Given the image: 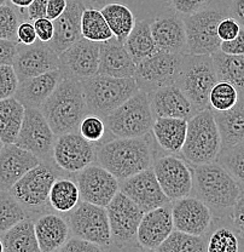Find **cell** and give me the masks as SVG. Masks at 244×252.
<instances>
[{
    "label": "cell",
    "instance_id": "6da1fadb",
    "mask_svg": "<svg viewBox=\"0 0 244 252\" xmlns=\"http://www.w3.org/2000/svg\"><path fill=\"white\" fill-rule=\"evenodd\" d=\"M97 161L121 181L153 167L154 151L148 135L116 137L96 148Z\"/></svg>",
    "mask_w": 244,
    "mask_h": 252
},
{
    "label": "cell",
    "instance_id": "7a4b0ae2",
    "mask_svg": "<svg viewBox=\"0 0 244 252\" xmlns=\"http://www.w3.org/2000/svg\"><path fill=\"white\" fill-rule=\"evenodd\" d=\"M193 189L217 217L230 216L242 187L217 161L193 165Z\"/></svg>",
    "mask_w": 244,
    "mask_h": 252
},
{
    "label": "cell",
    "instance_id": "3957f363",
    "mask_svg": "<svg viewBox=\"0 0 244 252\" xmlns=\"http://www.w3.org/2000/svg\"><path fill=\"white\" fill-rule=\"evenodd\" d=\"M40 110L56 136L78 131L87 110L81 80L62 78L56 90L44 102Z\"/></svg>",
    "mask_w": 244,
    "mask_h": 252
},
{
    "label": "cell",
    "instance_id": "277c9868",
    "mask_svg": "<svg viewBox=\"0 0 244 252\" xmlns=\"http://www.w3.org/2000/svg\"><path fill=\"white\" fill-rule=\"evenodd\" d=\"M221 136L211 108L201 110L188 120L182 156L191 165L214 162L221 152Z\"/></svg>",
    "mask_w": 244,
    "mask_h": 252
},
{
    "label": "cell",
    "instance_id": "5b68a950",
    "mask_svg": "<svg viewBox=\"0 0 244 252\" xmlns=\"http://www.w3.org/2000/svg\"><path fill=\"white\" fill-rule=\"evenodd\" d=\"M219 81L212 55L184 54L177 84L195 113L209 108V94Z\"/></svg>",
    "mask_w": 244,
    "mask_h": 252
},
{
    "label": "cell",
    "instance_id": "8992f818",
    "mask_svg": "<svg viewBox=\"0 0 244 252\" xmlns=\"http://www.w3.org/2000/svg\"><path fill=\"white\" fill-rule=\"evenodd\" d=\"M87 109L106 118L139 90L135 78L96 74L81 80Z\"/></svg>",
    "mask_w": 244,
    "mask_h": 252
},
{
    "label": "cell",
    "instance_id": "52a82bcc",
    "mask_svg": "<svg viewBox=\"0 0 244 252\" xmlns=\"http://www.w3.org/2000/svg\"><path fill=\"white\" fill-rule=\"evenodd\" d=\"M154 122L151 94L143 90L104 118L107 128L115 137H143L153 131Z\"/></svg>",
    "mask_w": 244,
    "mask_h": 252
},
{
    "label": "cell",
    "instance_id": "ba28073f",
    "mask_svg": "<svg viewBox=\"0 0 244 252\" xmlns=\"http://www.w3.org/2000/svg\"><path fill=\"white\" fill-rule=\"evenodd\" d=\"M224 17L226 12L213 7H204L185 16L186 54L213 55L219 51L221 40L217 35V26Z\"/></svg>",
    "mask_w": 244,
    "mask_h": 252
},
{
    "label": "cell",
    "instance_id": "9c48e42d",
    "mask_svg": "<svg viewBox=\"0 0 244 252\" xmlns=\"http://www.w3.org/2000/svg\"><path fill=\"white\" fill-rule=\"evenodd\" d=\"M182 52L157 50L153 55L136 63L135 78L139 90L154 94L163 86L177 81L183 61Z\"/></svg>",
    "mask_w": 244,
    "mask_h": 252
},
{
    "label": "cell",
    "instance_id": "30bf717a",
    "mask_svg": "<svg viewBox=\"0 0 244 252\" xmlns=\"http://www.w3.org/2000/svg\"><path fill=\"white\" fill-rule=\"evenodd\" d=\"M70 212L68 223L74 236L97 244L104 250L111 246V232L106 207L82 201Z\"/></svg>",
    "mask_w": 244,
    "mask_h": 252
},
{
    "label": "cell",
    "instance_id": "8fae6325",
    "mask_svg": "<svg viewBox=\"0 0 244 252\" xmlns=\"http://www.w3.org/2000/svg\"><path fill=\"white\" fill-rule=\"evenodd\" d=\"M111 232V245L122 249L137 240L144 211L125 193L119 190L106 206Z\"/></svg>",
    "mask_w": 244,
    "mask_h": 252
},
{
    "label": "cell",
    "instance_id": "7c38bea8",
    "mask_svg": "<svg viewBox=\"0 0 244 252\" xmlns=\"http://www.w3.org/2000/svg\"><path fill=\"white\" fill-rule=\"evenodd\" d=\"M56 135L39 108L26 107L22 126L15 143L30 152L40 160H47L54 153Z\"/></svg>",
    "mask_w": 244,
    "mask_h": 252
},
{
    "label": "cell",
    "instance_id": "4fadbf2b",
    "mask_svg": "<svg viewBox=\"0 0 244 252\" xmlns=\"http://www.w3.org/2000/svg\"><path fill=\"white\" fill-rule=\"evenodd\" d=\"M56 180L54 169L40 162L21 177L9 191L23 207L40 209L49 204L50 190Z\"/></svg>",
    "mask_w": 244,
    "mask_h": 252
},
{
    "label": "cell",
    "instance_id": "5bb4252c",
    "mask_svg": "<svg viewBox=\"0 0 244 252\" xmlns=\"http://www.w3.org/2000/svg\"><path fill=\"white\" fill-rule=\"evenodd\" d=\"M52 159L62 171L77 173L93 164L97 159L96 148L78 131L65 132L57 136Z\"/></svg>",
    "mask_w": 244,
    "mask_h": 252
},
{
    "label": "cell",
    "instance_id": "9a60e30c",
    "mask_svg": "<svg viewBox=\"0 0 244 252\" xmlns=\"http://www.w3.org/2000/svg\"><path fill=\"white\" fill-rule=\"evenodd\" d=\"M153 169L170 201L190 195L193 189L192 169L183 159L174 156L161 157L155 160Z\"/></svg>",
    "mask_w": 244,
    "mask_h": 252
},
{
    "label": "cell",
    "instance_id": "2e32d148",
    "mask_svg": "<svg viewBox=\"0 0 244 252\" xmlns=\"http://www.w3.org/2000/svg\"><path fill=\"white\" fill-rule=\"evenodd\" d=\"M101 43L79 39L59 55V69L63 78H74L78 80L90 78L98 73Z\"/></svg>",
    "mask_w": 244,
    "mask_h": 252
},
{
    "label": "cell",
    "instance_id": "e0dca14e",
    "mask_svg": "<svg viewBox=\"0 0 244 252\" xmlns=\"http://www.w3.org/2000/svg\"><path fill=\"white\" fill-rule=\"evenodd\" d=\"M82 201L106 207L120 190V181L102 165H88L77 172Z\"/></svg>",
    "mask_w": 244,
    "mask_h": 252
},
{
    "label": "cell",
    "instance_id": "ac0fdd59",
    "mask_svg": "<svg viewBox=\"0 0 244 252\" xmlns=\"http://www.w3.org/2000/svg\"><path fill=\"white\" fill-rule=\"evenodd\" d=\"M174 229L203 236L213 222L211 207L197 196H184L170 205Z\"/></svg>",
    "mask_w": 244,
    "mask_h": 252
},
{
    "label": "cell",
    "instance_id": "d6986e66",
    "mask_svg": "<svg viewBox=\"0 0 244 252\" xmlns=\"http://www.w3.org/2000/svg\"><path fill=\"white\" fill-rule=\"evenodd\" d=\"M12 67L18 80L23 81L50 70L59 69V57L46 43L40 40L31 45L21 46L20 44Z\"/></svg>",
    "mask_w": 244,
    "mask_h": 252
},
{
    "label": "cell",
    "instance_id": "ffe728a7",
    "mask_svg": "<svg viewBox=\"0 0 244 252\" xmlns=\"http://www.w3.org/2000/svg\"><path fill=\"white\" fill-rule=\"evenodd\" d=\"M120 190L132 199L144 212L163 206L170 201L162 190L153 167L121 181Z\"/></svg>",
    "mask_w": 244,
    "mask_h": 252
},
{
    "label": "cell",
    "instance_id": "44dd1931",
    "mask_svg": "<svg viewBox=\"0 0 244 252\" xmlns=\"http://www.w3.org/2000/svg\"><path fill=\"white\" fill-rule=\"evenodd\" d=\"M174 229L170 205L144 212L137 232V243L143 250L156 251Z\"/></svg>",
    "mask_w": 244,
    "mask_h": 252
},
{
    "label": "cell",
    "instance_id": "7402d4cb",
    "mask_svg": "<svg viewBox=\"0 0 244 252\" xmlns=\"http://www.w3.org/2000/svg\"><path fill=\"white\" fill-rule=\"evenodd\" d=\"M41 160L16 143L4 144L0 151V190L10 188Z\"/></svg>",
    "mask_w": 244,
    "mask_h": 252
},
{
    "label": "cell",
    "instance_id": "603a6c76",
    "mask_svg": "<svg viewBox=\"0 0 244 252\" xmlns=\"http://www.w3.org/2000/svg\"><path fill=\"white\" fill-rule=\"evenodd\" d=\"M82 0H67L64 12L54 21V34L47 45L57 55H61L70 45L77 43L81 35V16L85 10Z\"/></svg>",
    "mask_w": 244,
    "mask_h": 252
},
{
    "label": "cell",
    "instance_id": "cb8c5ba5",
    "mask_svg": "<svg viewBox=\"0 0 244 252\" xmlns=\"http://www.w3.org/2000/svg\"><path fill=\"white\" fill-rule=\"evenodd\" d=\"M136 73V62L125 43L111 38L101 43V56L97 74H106L116 78H132Z\"/></svg>",
    "mask_w": 244,
    "mask_h": 252
},
{
    "label": "cell",
    "instance_id": "d4e9b609",
    "mask_svg": "<svg viewBox=\"0 0 244 252\" xmlns=\"http://www.w3.org/2000/svg\"><path fill=\"white\" fill-rule=\"evenodd\" d=\"M62 78L61 69H54L20 81L15 97L25 107L40 109L44 102L56 90Z\"/></svg>",
    "mask_w": 244,
    "mask_h": 252
},
{
    "label": "cell",
    "instance_id": "484cf974",
    "mask_svg": "<svg viewBox=\"0 0 244 252\" xmlns=\"http://www.w3.org/2000/svg\"><path fill=\"white\" fill-rule=\"evenodd\" d=\"M151 108L155 118L169 117L189 120L196 114L191 102L177 84L163 86L151 94Z\"/></svg>",
    "mask_w": 244,
    "mask_h": 252
},
{
    "label": "cell",
    "instance_id": "4316f807",
    "mask_svg": "<svg viewBox=\"0 0 244 252\" xmlns=\"http://www.w3.org/2000/svg\"><path fill=\"white\" fill-rule=\"evenodd\" d=\"M157 49L169 52H182L186 47V32L184 18L175 15L156 17L150 23Z\"/></svg>",
    "mask_w": 244,
    "mask_h": 252
},
{
    "label": "cell",
    "instance_id": "83f0119b",
    "mask_svg": "<svg viewBox=\"0 0 244 252\" xmlns=\"http://www.w3.org/2000/svg\"><path fill=\"white\" fill-rule=\"evenodd\" d=\"M35 224V234L40 252L59 251L69 236V223L56 214H44Z\"/></svg>",
    "mask_w": 244,
    "mask_h": 252
},
{
    "label": "cell",
    "instance_id": "f1b7e54d",
    "mask_svg": "<svg viewBox=\"0 0 244 252\" xmlns=\"http://www.w3.org/2000/svg\"><path fill=\"white\" fill-rule=\"evenodd\" d=\"M188 131V120L182 118L157 117L153 125V133L159 146L168 153L182 152Z\"/></svg>",
    "mask_w": 244,
    "mask_h": 252
},
{
    "label": "cell",
    "instance_id": "f546056e",
    "mask_svg": "<svg viewBox=\"0 0 244 252\" xmlns=\"http://www.w3.org/2000/svg\"><path fill=\"white\" fill-rule=\"evenodd\" d=\"M213 110V109H212ZM214 117L221 136L222 148H229L244 141V94H240L237 103L229 110L215 112ZM221 148V149H222Z\"/></svg>",
    "mask_w": 244,
    "mask_h": 252
},
{
    "label": "cell",
    "instance_id": "4dcf8cb0",
    "mask_svg": "<svg viewBox=\"0 0 244 252\" xmlns=\"http://www.w3.org/2000/svg\"><path fill=\"white\" fill-rule=\"evenodd\" d=\"M0 236L4 252H40L35 224L30 219L20 220Z\"/></svg>",
    "mask_w": 244,
    "mask_h": 252
},
{
    "label": "cell",
    "instance_id": "1f68e13d",
    "mask_svg": "<svg viewBox=\"0 0 244 252\" xmlns=\"http://www.w3.org/2000/svg\"><path fill=\"white\" fill-rule=\"evenodd\" d=\"M26 107L15 96L0 99V140L15 143L22 126Z\"/></svg>",
    "mask_w": 244,
    "mask_h": 252
},
{
    "label": "cell",
    "instance_id": "d6a6232c",
    "mask_svg": "<svg viewBox=\"0 0 244 252\" xmlns=\"http://www.w3.org/2000/svg\"><path fill=\"white\" fill-rule=\"evenodd\" d=\"M212 57L219 80L229 81L244 94V55H229L219 50Z\"/></svg>",
    "mask_w": 244,
    "mask_h": 252
},
{
    "label": "cell",
    "instance_id": "836d02e7",
    "mask_svg": "<svg viewBox=\"0 0 244 252\" xmlns=\"http://www.w3.org/2000/svg\"><path fill=\"white\" fill-rule=\"evenodd\" d=\"M125 46L136 63L157 51L159 49L155 44L150 23L148 21H136L135 27L126 39Z\"/></svg>",
    "mask_w": 244,
    "mask_h": 252
},
{
    "label": "cell",
    "instance_id": "e575fe53",
    "mask_svg": "<svg viewBox=\"0 0 244 252\" xmlns=\"http://www.w3.org/2000/svg\"><path fill=\"white\" fill-rule=\"evenodd\" d=\"M101 11L112 32L114 38L121 43H125L136 25V17L133 12L126 5L120 2L107 4Z\"/></svg>",
    "mask_w": 244,
    "mask_h": 252
},
{
    "label": "cell",
    "instance_id": "d590c367",
    "mask_svg": "<svg viewBox=\"0 0 244 252\" xmlns=\"http://www.w3.org/2000/svg\"><path fill=\"white\" fill-rule=\"evenodd\" d=\"M80 199V190L77 183L68 178H61L52 185L49 204L54 211L68 214L78 206Z\"/></svg>",
    "mask_w": 244,
    "mask_h": 252
},
{
    "label": "cell",
    "instance_id": "8d00e7d4",
    "mask_svg": "<svg viewBox=\"0 0 244 252\" xmlns=\"http://www.w3.org/2000/svg\"><path fill=\"white\" fill-rule=\"evenodd\" d=\"M81 35L88 40L104 43L114 38L112 32L108 25L101 10L88 7L85 9L81 16Z\"/></svg>",
    "mask_w": 244,
    "mask_h": 252
},
{
    "label": "cell",
    "instance_id": "74e56055",
    "mask_svg": "<svg viewBox=\"0 0 244 252\" xmlns=\"http://www.w3.org/2000/svg\"><path fill=\"white\" fill-rule=\"evenodd\" d=\"M159 252H204L207 243L203 236L192 235L189 233L173 230L169 236L159 246Z\"/></svg>",
    "mask_w": 244,
    "mask_h": 252
},
{
    "label": "cell",
    "instance_id": "f35d334b",
    "mask_svg": "<svg viewBox=\"0 0 244 252\" xmlns=\"http://www.w3.org/2000/svg\"><path fill=\"white\" fill-rule=\"evenodd\" d=\"M25 219H27L25 207L9 190H0V235Z\"/></svg>",
    "mask_w": 244,
    "mask_h": 252
},
{
    "label": "cell",
    "instance_id": "ab89813d",
    "mask_svg": "<svg viewBox=\"0 0 244 252\" xmlns=\"http://www.w3.org/2000/svg\"><path fill=\"white\" fill-rule=\"evenodd\" d=\"M217 161L244 189V141L229 148H222Z\"/></svg>",
    "mask_w": 244,
    "mask_h": 252
},
{
    "label": "cell",
    "instance_id": "60d3db41",
    "mask_svg": "<svg viewBox=\"0 0 244 252\" xmlns=\"http://www.w3.org/2000/svg\"><path fill=\"white\" fill-rule=\"evenodd\" d=\"M240 99V91L225 80H219L209 94V108L215 112H225L235 106Z\"/></svg>",
    "mask_w": 244,
    "mask_h": 252
},
{
    "label": "cell",
    "instance_id": "b9f144b4",
    "mask_svg": "<svg viewBox=\"0 0 244 252\" xmlns=\"http://www.w3.org/2000/svg\"><path fill=\"white\" fill-rule=\"evenodd\" d=\"M240 239L237 232L233 228L217 227L209 235L207 241V251L208 252H237L240 251Z\"/></svg>",
    "mask_w": 244,
    "mask_h": 252
},
{
    "label": "cell",
    "instance_id": "7bdbcfd3",
    "mask_svg": "<svg viewBox=\"0 0 244 252\" xmlns=\"http://www.w3.org/2000/svg\"><path fill=\"white\" fill-rule=\"evenodd\" d=\"M106 128L107 126L103 119L99 115L92 113V114L85 115L82 118L80 125H79V132L85 140L96 143L104 137Z\"/></svg>",
    "mask_w": 244,
    "mask_h": 252
},
{
    "label": "cell",
    "instance_id": "ee69618b",
    "mask_svg": "<svg viewBox=\"0 0 244 252\" xmlns=\"http://www.w3.org/2000/svg\"><path fill=\"white\" fill-rule=\"evenodd\" d=\"M20 26L17 14L7 4L0 5V39L17 41V28Z\"/></svg>",
    "mask_w": 244,
    "mask_h": 252
},
{
    "label": "cell",
    "instance_id": "f6af8a7d",
    "mask_svg": "<svg viewBox=\"0 0 244 252\" xmlns=\"http://www.w3.org/2000/svg\"><path fill=\"white\" fill-rule=\"evenodd\" d=\"M18 84L20 80L12 64H0V99L15 96Z\"/></svg>",
    "mask_w": 244,
    "mask_h": 252
},
{
    "label": "cell",
    "instance_id": "bcb514c9",
    "mask_svg": "<svg viewBox=\"0 0 244 252\" xmlns=\"http://www.w3.org/2000/svg\"><path fill=\"white\" fill-rule=\"evenodd\" d=\"M211 0H168L169 6L178 14L188 16L207 7Z\"/></svg>",
    "mask_w": 244,
    "mask_h": 252
},
{
    "label": "cell",
    "instance_id": "7dc6e473",
    "mask_svg": "<svg viewBox=\"0 0 244 252\" xmlns=\"http://www.w3.org/2000/svg\"><path fill=\"white\" fill-rule=\"evenodd\" d=\"M104 250L97 244L91 243V241L85 240L82 238L74 236L72 239H68L64 245L59 249L61 252H98Z\"/></svg>",
    "mask_w": 244,
    "mask_h": 252
},
{
    "label": "cell",
    "instance_id": "c3c4849f",
    "mask_svg": "<svg viewBox=\"0 0 244 252\" xmlns=\"http://www.w3.org/2000/svg\"><path fill=\"white\" fill-rule=\"evenodd\" d=\"M229 219L233 229L244 238V189H242L237 201L233 205Z\"/></svg>",
    "mask_w": 244,
    "mask_h": 252
},
{
    "label": "cell",
    "instance_id": "681fc988",
    "mask_svg": "<svg viewBox=\"0 0 244 252\" xmlns=\"http://www.w3.org/2000/svg\"><path fill=\"white\" fill-rule=\"evenodd\" d=\"M241 31V25L236 18L232 16H226L220 21L219 26H217V35H219L220 40L226 41L235 39Z\"/></svg>",
    "mask_w": 244,
    "mask_h": 252
},
{
    "label": "cell",
    "instance_id": "f907efd6",
    "mask_svg": "<svg viewBox=\"0 0 244 252\" xmlns=\"http://www.w3.org/2000/svg\"><path fill=\"white\" fill-rule=\"evenodd\" d=\"M34 28H35L36 36H38V40L43 41V43H49L51 41V39L54 38V21L50 20L47 17L38 18V20L34 21Z\"/></svg>",
    "mask_w": 244,
    "mask_h": 252
},
{
    "label": "cell",
    "instance_id": "816d5d0a",
    "mask_svg": "<svg viewBox=\"0 0 244 252\" xmlns=\"http://www.w3.org/2000/svg\"><path fill=\"white\" fill-rule=\"evenodd\" d=\"M18 46V41L0 39V64H12L17 55Z\"/></svg>",
    "mask_w": 244,
    "mask_h": 252
},
{
    "label": "cell",
    "instance_id": "f5cc1de1",
    "mask_svg": "<svg viewBox=\"0 0 244 252\" xmlns=\"http://www.w3.org/2000/svg\"><path fill=\"white\" fill-rule=\"evenodd\" d=\"M220 51L229 55H244V27L241 26V31L235 39L221 41Z\"/></svg>",
    "mask_w": 244,
    "mask_h": 252
},
{
    "label": "cell",
    "instance_id": "db71d44e",
    "mask_svg": "<svg viewBox=\"0 0 244 252\" xmlns=\"http://www.w3.org/2000/svg\"><path fill=\"white\" fill-rule=\"evenodd\" d=\"M38 40L35 28L30 22H23L17 28V41L21 45H31Z\"/></svg>",
    "mask_w": 244,
    "mask_h": 252
},
{
    "label": "cell",
    "instance_id": "11a10c76",
    "mask_svg": "<svg viewBox=\"0 0 244 252\" xmlns=\"http://www.w3.org/2000/svg\"><path fill=\"white\" fill-rule=\"evenodd\" d=\"M47 2L49 0H33L29 6L27 7V14L29 20H38V18L46 17Z\"/></svg>",
    "mask_w": 244,
    "mask_h": 252
},
{
    "label": "cell",
    "instance_id": "9f6ffc18",
    "mask_svg": "<svg viewBox=\"0 0 244 252\" xmlns=\"http://www.w3.org/2000/svg\"><path fill=\"white\" fill-rule=\"evenodd\" d=\"M67 7V0H49L47 2L46 17L54 21L64 12Z\"/></svg>",
    "mask_w": 244,
    "mask_h": 252
},
{
    "label": "cell",
    "instance_id": "6f0895ef",
    "mask_svg": "<svg viewBox=\"0 0 244 252\" xmlns=\"http://www.w3.org/2000/svg\"><path fill=\"white\" fill-rule=\"evenodd\" d=\"M229 12L244 27V0H231Z\"/></svg>",
    "mask_w": 244,
    "mask_h": 252
},
{
    "label": "cell",
    "instance_id": "680465c9",
    "mask_svg": "<svg viewBox=\"0 0 244 252\" xmlns=\"http://www.w3.org/2000/svg\"><path fill=\"white\" fill-rule=\"evenodd\" d=\"M10 1H11L15 6L20 7V9H26V7L29 6L33 0H10Z\"/></svg>",
    "mask_w": 244,
    "mask_h": 252
},
{
    "label": "cell",
    "instance_id": "91938a15",
    "mask_svg": "<svg viewBox=\"0 0 244 252\" xmlns=\"http://www.w3.org/2000/svg\"><path fill=\"white\" fill-rule=\"evenodd\" d=\"M0 252H4V246H2L1 239H0Z\"/></svg>",
    "mask_w": 244,
    "mask_h": 252
},
{
    "label": "cell",
    "instance_id": "94428289",
    "mask_svg": "<svg viewBox=\"0 0 244 252\" xmlns=\"http://www.w3.org/2000/svg\"><path fill=\"white\" fill-rule=\"evenodd\" d=\"M6 1H7V0H0V5H4V4H6Z\"/></svg>",
    "mask_w": 244,
    "mask_h": 252
},
{
    "label": "cell",
    "instance_id": "6125c7cd",
    "mask_svg": "<svg viewBox=\"0 0 244 252\" xmlns=\"http://www.w3.org/2000/svg\"><path fill=\"white\" fill-rule=\"evenodd\" d=\"M2 147H4V143H2V141L0 140V151H1V149H2Z\"/></svg>",
    "mask_w": 244,
    "mask_h": 252
}]
</instances>
